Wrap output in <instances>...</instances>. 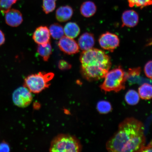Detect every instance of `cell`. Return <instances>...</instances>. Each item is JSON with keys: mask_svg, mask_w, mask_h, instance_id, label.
Wrapping results in <instances>:
<instances>
[{"mask_svg": "<svg viewBox=\"0 0 152 152\" xmlns=\"http://www.w3.org/2000/svg\"><path fill=\"white\" fill-rule=\"evenodd\" d=\"M144 130L141 121L132 117L125 119L107 142L106 149L109 152H139L145 145Z\"/></svg>", "mask_w": 152, "mask_h": 152, "instance_id": "1", "label": "cell"}, {"mask_svg": "<svg viewBox=\"0 0 152 152\" xmlns=\"http://www.w3.org/2000/svg\"><path fill=\"white\" fill-rule=\"evenodd\" d=\"M80 60L82 75L88 81L104 78L111 66L110 57L103 51L98 49L92 48L83 51Z\"/></svg>", "mask_w": 152, "mask_h": 152, "instance_id": "2", "label": "cell"}, {"mask_svg": "<svg viewBox=\"0 0 152 152\" xmlns=\"http://www.w3.org/2000/svg\"><path fill=\"white\" fill-rule=\"evenodd\" d=\"M104 77L100 88L105 93L111 91L118 92L125 89L127 80L126 73L120 66L108 72Z\"/></svg>", "mask_w": 152, "mask_h": 152, "instance_id": "3", "label": "cell"}, {"mask_svg": "<svg viewBox=\"0 0 152 152\" xmlns=\"http://www.w3.org/2000/svg\"><path fill=\"white\" fill-rule=\"evenodd\" d=\"M80 142L75 136L60 134L53 138L49 151L52 152H79L81 151Z\"/></svg>", "mask_w": 152, "mask_h": 152, "instance_id": "4", "label": "cell"}, {"mask_svg": "<svg viewBox=\"0 0 152 152\" xmlns=\"http://www.w3.org/2000/svg\"><path fill=\"white\" fill-rule=\"evenodd\" d=\"M54 77V74L52 72H39L32 74L25 79L24 86L31 93L39 94L50 86V82Z\"/></svg>", "mask_w": 152, "mask_h": 152, "instance_id": "5", "label": "cell"}, {"mask_svg": "<svg viewBox=\"0 0 152 152\" xmlns=\"http://www.w3.org/2000/svg\"><path fill=\"white\" fill-rule=\"evenodd\" d=\"M12 99L15 105L19 107L25 108L31 103L33 96L31 92L23 86L15 90L12 95Z\"/></svg>", "mask_w": 152, "mask_h": 152, "instance_id": "6", "label": "cell"}, {"mask_svg": "<svg viewBox=\"0 0 152 152\" xmlns=\"http://www.w3.org/2000/svg\"><path fill=\"white\" fill-rule=\"evenodd\" d=\"M99 42L102 48L113 52L119 46L120 40L116 35L107 32L101 35Z\"/></svg>", "mask_w": 152, "mask_h": 152, "instance_id": "7", "label": "cell"}, {"mask_svg": "<svg viewBox=\"0 0 152 152\" xmlns=\"http://www.w3.org/2000/svg\"><path fill=\"white\" fill-rule=\"evenodd\" d=\"M58 45L62 52L68 55H73L79 52L78 43L73 39L66 36L61 38Z\"/></svg>", "mask_w": 152, "mask_h": 152, "instance_id": "8", "label": "cell"}, {"mask_svg": "<svg viewBox=\"0 0 152 152\" xmlns=\"http://www.w3.org/2000/svg\"><path fill=\"white\" fill-rule=\"evenodd\" d=\"M33 39L38 45H45L50 41V33L46 26H41L36 28L33 36Z\"/></svg>", "mask_w": 152, "mask_h": 152, "instance_id": "9", "label": "cell"}, {"mask_svg": "<svg viewBox=\"0 0 152 152\" xmlns=\"http://www.w3.org/2000/svg\"><path fill=\"white\" fill-rule=\"evenodd\" d=\"M5 14L6 23L12 27H17L23 21L22 14L18 10L10 9Z\"/></svg>", "mask_w": 152, "mask_h": 152, "instance_id": "10", "label": "cell"}, {"mask_svg": "<svg viewBox=\"0 0 152 152\" xmlns=\"http://www.w3.org/2000/svg\"><path fill=\"white\" fill-rule=\"evenodd\" d=\"M121 19L123 23L122 26L134 27L138 23V15L134 10H127L123 13Z\"/></svg>", "mask_w": 152, "mask_h": 152, "instance_id": "11", "label": "cell"}, {"mask_svg": "<svg viewBox=\"0 0 152 152\" xmlns=\"http://www.w3.org/2000/svg\"><path fill=\"white\" fill-rule=\"evenodd\" d=\"M95 44V39L92 34L85 33L79 37L78 42L79 48L83 51L93 48Z\"/></svg>", "mask_w": 152, "mask_h": 152, "instance_id": "12", "label": "cell"}, {"mask_svg": "<svg viewBox=\"0 0 152 152\" xmlns=\"http://www.w3.org/2000/svg\"><path fill=\"white\" fill-rule=\"evenodd\" d=\"M73 14V10L69 5L60 7L57 9L56 18L60 22H66L71 19Z\"/></svg>", "mask_w": 152, "mask_h": 152, "instance_id": "13", "label": "cell"}, {"mask_svg": "<svg viewBox=\"0 0 152 152\" xmlns=\"http://www.w3.org/2000/svg\"><path fill=\"white\" fill-rule=\"evenodd\" d=\"M96 7L93 2L88 1L85 2L80 7V12L85 18H90L95 14L96 11Z\"/></svg>", "mask_w": 152, "mask_h": 152, "instance_id": "14", "label": "cell"}, {"mask_svg": "<svg viewBox=\"0 0 152 152\" xmlns=\"http://www.w3.org/2000/svg\"><path fill=\"white\" fill-rule=\"evenodd\" d=\"M64 32L66 37L75 39L80 33L79 26L75 22H69L66 23L64 28Z\"/></svg>", "mask_w": 152, "mask_h": 152, "instance_id": "15", "label": "cell"}, {"mask_svg": "<svg viewBox=\"0 0 152 152\" xmlns=\"http://www.w3.org/2000/svg\"><path fill=\"white\" fill-rule=\"evenodd\" d=\"M37 52L45 61H48L52 53V47L50 41L45 45H38Z\"/></svg>", "mask_w": 152, "mask_h": 152, "instance_id": "16", "label": "cell"}, {"mask_svg": "<svg viewBox=\"0 0 152 152\" xmlns=\"http://www.w3.org/2000/svg\"><path fill=\"white\" fill-rule=\"evenodd\" d=\"M152 87L151 85L144 83L138 88L140 97L144 100H149L152 98Z\"/></svg>", "mask_w": 152, "mask_h": 152, "instance_id": "17", "label": "cell"}, {"mask_svg": "<svg viewBox=\"0 0 152 152\" xmlns=\"http://www.w3.org/2000/svg\"><path fill=\"white\" fill-rule=\"evenodd\" d=\"M49 32L53 39H60L63 37L64 34V28L58 23L53 24L50 26Z\"/></svg>", "mask_w": 152, "mask_h": 152, "instance_id": "18", "label": "cell"}, {"mask_svg": "<svg viewBox=\"0 0 152 152\" xmlns=\"http://www.w3.org/2000/svg\"><path fill=\"white\" fill-rule=\"evenodd\" d=\"M125 100L130 105H135L139 101V95L135 91L132 90H129L125 95Z\"/></svg>", "mask_w": 152, "mask_h": 152, "instance_id": "19", "label": "cell"}, {"mask_svg": "<svg viewBox=\"0 0 152 152\" xmlns=\"http://www.w3.org/2000/svg\"><path fill=\"white\" fill-rule=\"evenodd\" d=\"M57 0H43L42 9L45 14L53 12L56 8Z\"/></svg>", "mask_w": 152, "mask_h": 152, "instance_id": "20", "label": "cell"}, {"mask_svg": "<svg viewBox=\"0 0 152 152\" xmlns=\"http://www.w3.org/2000/svg\"><path fill=\"white\" fill-rule=\"evenodd\" d=\"M129 6L131 7H140L142 9L143 7L151 5L152 0H128Z\"/></svg>", "mask_w": 152, "mask_h": 152, "instance_id": "21", "label": "cell"}, {"mask_svg": "<svg viewBox=\"0 0 152 152\" xmlns=\"http://www.w3.org/2000/svg\"><path fill=\"white\" fill-rule=\"evenodd\" d=\"M18 0H0V11L5 14Z\"/></svg>", "mask_w": 152, "mask_h": 152, "instance_id": "22", "label": "cell"}, {"mask_svg": "<svg viewBox=\"0 0 152 152\" xmlns=\"http://www.w3.org/2000/svg\"><path fill=\"white\" fill-rule=\"evenodd\" d=\"M97 109L99 113L105 114L109 113L112 110V106L110 102L106 101H101L97 104Z\"/></svg>", "mask_w": 152, "mask_h": 152, "instance_id": "23", "label": "cell"}, {"mask_svg": "<svg viewBox=\"0 0 152 152\" xmlns=\"http://www.w3.org/2000/svg\"><path fill=\"white\" fill-rule=\"evenodd\" d=\"M141 70L140 68L130 69L126 73L127 79L132 77H135L140 75Z\"/></svg>", "mask_w": 152, "mask_h": 152, "instance_id": "24", "label": "cell"}, {"mask_svg": "<svg viewBox=\"0 0 152 152\" xmlns=\"http://www.w3.org/2000/svg\"><path fill=\"white\" fill-rule=\"evenodd\" d=\"M58 67L61 70H66L71 69V64L64 60H61L58 62Z\"/></svg>", "mask_w": 152, "mask_h": 152, "instance_id": "25", "label": "cell"}, {"mask_svg": "<svg viewBox=\"0 0 152 152\" xmlns=\"http://www.w3.org/2000/svg\"><path fill=\"white\" fill-rule=\"evenodd\" d=\"M144 72L147 77L152 79V61H149L146 64L144 68Z\"/></svg>", "mask_w": 152, "mask_h": 152, "instance_id": "26", "label": "cell"}, {"mask_svg": "<svg viewBox=\"0 0 152 152\" xmlns=\"http://www.w3.org/2000/svg\"><path fill=\"white\" fill-rule=\"evenodd\" d=\"M10 151V148L9 144L5 142L0 143V152H9Z\"/></svg>", "mask_w": 152, "mask_h": 152, "instance_id": "27", "label": "cell"}, {"mask_svg": "<svg viewBox=\"0 0 152 152\" xmlns=\"http://www.w3.org/2000/svg\"><path fill=\"white\" fill-rule=\"evenodd\" d=\"M152 151V142L151 141L147 146L144 145L143 147H142L139 152H151Z\"/></svg>", "mask_w": 152, "mask_h": 152, "instance_id": "28", "label": "cell"}, {"mask_svg": "<svg viewBox=\"0 0 152 152\" xmlns=\"http://www.w3.org/2000/svg\"><path fill=\"white\" fill-rule=\"evenodd\" d=\"M5 37L4 34L0 30V46L2 45L5 42Z\"/></svg>", "mask_w": 152, "mask_h": 152, "instance_id": "29", "label": "cell"}]
</instances>
